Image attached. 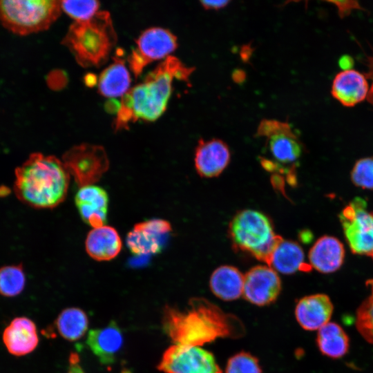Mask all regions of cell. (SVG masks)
I'll list each match as a JSON object with an SVG mask.
<instances>
[{
    "mask_svg": "<svg viewBox=\"0 0 373 373\" xmlns=\"http://www.w3.org/2000/svg\"><path fill=\"white\" fill-rule=\"evenodd\" d=\"M162 325L175 344L190 346L202 347L220 338H239L245 332L236 316L202 297L191 298L183 310L166 306Z\"/></svg>",
    "mask_w": 373,
    "mask_h": 373,
    "instance_id": "obj_1",
    "label": "cell"
},
{
    "mask_svg": "<svg viewBox=\"0 0 373 373\" xmlns=\"http://www.w3.org/2000/svg\"><path fill=\"white\" fill-rule=\"evenodd\" d=\"M194 68L185 66L179 59L169 56L148 73L140 84L121 97L114 119L115 131L127 129L137 121L155 122L166 111L175 79L189 82Z\"/></svg>",
    "mask_w": 373,
    "mask_h": 373,
    "instance_id": "obj_2",
    "label": "cell"
},
{
    "mask_svg": "<svg viewBox=\"0 0 373 373\" xmlns=\"http://www.w3.org/2000/svg\"><path fill=\"white\" fill-rule=\"evenodd\" d=\"M14 192L23 204L35 209H52L68 194L70 175L62 160L34 153L15 169Z\"/></svg>",
    "mask_w": 373,
    "mask_h": 373,
    "instance_id": "obj_3",
    "label": "cell"
},
{
    "mask_svg": "<svg viewBox=\"0 0 373 373\" xmlns=\"http://www.w3.org/2000/svg\"><path fill=\"white\" fill-rule=\"evenodd\" d=\"M110 13L99 11L91 19L74 21L63 39V44L82 67L100 66L108 60L117 43Z\"/></svg>",
    "mask_w": 373,
    "mask_h": 373,
    "instance_id": "obj_4",
    "label": "cell"
},
{
    "mask_svg": "<svg viewBox=\"0 0 373 373\" xmlns=\"http://www.w3.org/2000/svg\"><path fill=\"white\" fill-rule=\"evenodd\" d=\"M228 232L236 251L247 253L267 265L283 240L275 233L269 216L253 209L238 211L231 219Z\"/></svg>",
    "mask_w": 373,
    "mask_h": 373,
    "instance_id": "obj_5",
    "label": "cell"
},
{
    "mask_svg": "<svg viewBox=\"0 0 373 373\" xmlns=\"http://www.w3.org/2000/svg\"><path fill=\"white\" fill-rule=\"evenodd\" d=\"M61 1L0 0V23L26 36L47 30L60 16Z\"/></svg>",
    "mask_w": 373,
    "mask_h": 373,
    "instance_id": "obj_6",
    "label": "cell"
},
{
    "mask_svg": "<svg viewBox=\"0 0 373 373\" xmlns=\"http://www.w3.org/2000/svg\"><path fill=\"white\" fill-rule=\"evenodd\" d=\"M340 222L352 251L373 260V211L362 198L353 199L340 213Z\"/></svg>",
    "mask_w": 373,
    "mask_h": 373,
    "instance_id": "obj_7",
    "label": "cell"
},
{
    "mask_svg": "<svg viewBox=\"0 0 373 373\" xmlns=\"http://www.w3.org/2000/svg\"><path fill=\"white\" fill-rule=\"evenodd\" d=\"M62 162L79 187L94 184L109 168L105 149L90 144L70 148L63 155Z\"/></svg>",
    "mask_w": 373,
    "mask_h": 373,
    "instance_id": "obj_8",
    "label": "cell"
},
{
    "mask_svg": "<svg viewBox=\"0 0 373 373\" xmlns=\"http://www.w3.org/2000/svg\"><path fill=\"white\" fill-rule=\"evenodd\" d=\"M135 42L136 46L127 57L128 68L135 77L151 62L170 56L178 46L175 35L160 27L145 30Z\"/></svg>",
    "mask_w": 373,
    "mask_h": 373,
    "instance_id": "obj_9",
    "label": "cell"
},
{
    "mask_svg": "<svg viewBox=\"0 0 373 373\" xmlns=\"http://www.w3.org/2000/svg\"><path fill=\"white\" fill-rule=\"evenodd\" d=\"M157 369L164 373H222L209 351L200 346L178 344L164 352Z\"/></svg>",
    "mask_w": 373,
    "mask_h": 373,
    "instance_id": "obj_10",
    "label": "cell"
},
{
    "mask_svg": "<svg viewBox=\"0 0 373 373\" xmlns=\"http://www.w3.org/2000/svg\"><path fill=\"white\" fill-rule=\"evenodd\" d=\"M257 136L267 138L271 160L286 166H296L303 147L298 138L287 122L274 119L262 120L257 129Z\"/></svg>",
    "mask_w": 373,
    "mask_h": 373,
    "instance_id": "obj_11",
    "label": "cell"
},
{
    "mask_svg": "<svg viewBox=\"0 0 373 373\" xmlns=\"http://www.w3.org/2000/svg\"><path fill=\"white\" fill-rule=\"evenodd\" d=\"M171 231L170 222L163 219L140 222L128 233L126 245L134 255L157 254L162 251Z\"/></svg>",
    "mask_w": 373,
    "mask_h": 373,
    "instance_id": "obj_12",
    "label": "cell"
},
{
    "mask_svg": "<svg viewBox=\"0 0 373 373\" xmlns=\"http://www.w3.org/2000/svg\"><path fill=\"white\" fill-rule=\"evenodd\" d=\"M282 289L278 273L268 265H257L244 276L242 296L250 303L265 306L273 303Z\"/></svg>",
    "mask_w": 373,
    "mask_h": 373,
    "instance_id": "obj_13",
    "label": "cell"
},
{
    "mask_svg": "<svg viewBox=\"0 0 373 373\" xmlns=\"http://www.w3.org/2000/svg\"><path fill=\"white\" fill-rule=\"evenodd\" d=\"M230 158L229 149L223 141L218 139L200 140L195 151V167L200 176L215 178L227 168Z\"/></svg>",
    "mask_w": 373,
    "mask_h": 373,
    "instance_id": "obj_14",
    "label": "cell"
},
{
    "mask_svg": "<svg viewBox=\"0 0 373 373\" xmlns=\"http://www.w3.org/2000/svg\"><path fill=\"white\" fill-rule=\"evenodd\" d=\"M108 201L107 192L95 184L79 187L75 197L82 220L93 228L106 225Z\"/></svg>",
    "mask_w": 373,
    "mask_h": 373,
    "instance_id": "obj_15",
    "label": "cell"
},
{
    "mask_svg": "<svg viewBox=\"0 0 373 373\" xmlns=\"http://www.w3.org/2000/svg\"><path fill=\"white\" fill-rule=\"evenodd\" d=\"M334 306L329 297L315 294L300 298L295 308V316L300 326L307 331L318 330L329 322Z\"/></svg>",
    "mask_w": 373,
    "mask_h": 373,
    "instance_id": "obj_16",
    "label": "cell"
},
{
    "mask_svg": "<svg viewBox=\"0 0 373 373\" xmlns=\"http://www.w3.org/2000/svg\"><path fill=\"white\" fill-rule=\"evenodd\" d=\"M2 340L10 354L22 356L30 354L39 343L36 325L27 317H16L4 329Z\"/></svg>",
    "mask_w": 373,
    "mask_h": 373,
    "instance_id": "obj_17",
    "label": "cell"
},
{
    "mask_svg": "<svg viewBox=\"0 0 373 373\" xmlns=\"http://www.w3.org/2000/svg\"><path fill=\"white\" fill-rule=\"evenodd\" d=\"M369 90L365 75L352 69L342 70L335 76L331 93L342 105L352 107L366 99Z\"/></svg>",
    "mask_w": 373,
    "mask_h": 373,
    "instance_id": "obj_18",
    "label": "cell"
},
{
    "mask_svg": "<svg viewBox=\"0 0 373 373\" xmlns=\"http://www.w3.org/2000/svg\"><path fill=\"white\" fill-rule=\"evenodd\" d=\"M310 266L323 274L338 270L345 258V248L335 237L324 236L314 244L309 251Z\"/></svg>",
    "mask_w": 373,
    "mask_h": 373,
    "instance_id": "obj_19",
    "label": "cell"
},
{
    "mask_svg": "<svg viewBox=\"0 0 373 373\" xmlns=\"http://www.w3.org/2000/svg\"><path fill=\"white\" fill-rule=\"evenodd\" d=\"M86 343L101 363L108 365L115 361L116 354L122 348L123 335L117 324L111 321L103 328L91 329Z\"/></svg>",
    "mask_w": 373,
    "mask_h": 373,
    "instance_id": "obj_20",
    "label": "cell"
},
{
    "mask_svg": "<svg viewBox=\"0 0 373 373\" xmlns=\"http://www.w3.org/2000/svg\"><path fill=\"white\" fill-rule=\"evenodd\" d=\"M122 241L117 231L109 225L93 228L85 241L86 251L97 261H108L120 252Z\"/></svg>",
    "mask_w": 373,
    "mask_h": 373,
    "instance_id": "obj_21",
    "label": "cell"
},
{
    "mask_svg": "<svg viewBox=\"0 0 373 373\" xmlns=\"http://www.w3.org/2000/svg\"><path fill=\"white\" fill-rule=\"evenodd\" d=\"M113 59L99 77L98 92L106 97H122L131 88V75L118 52Z\"/></svg>",
    "mask_w": 373,
    "mask_h": 373,
    "instance_id": "obj_22",
    "label": "cell"
},
{
    "mask_svg": "<svg viewBox=\"0 0 373 373\" xmlns=\"http://www.w3.org/2000/svg\"><path fill=\"white\" fill-rule=\"evenodd\" d=\"M244 275L231 265H222L216 269L209 279L212 293L218 298L235 300L242 295Z\"/></svg>",
    "mask_w": 373,
    "mask_h": 373,
    "instance_id": "obj_23",
    "label": "cell"
},
{
    "mask_svg": "<svg viewBox=\"0 0 373 373\" xmlns=\"http://www.w3.org/2000/svg\"><path fill=\"white\" fill-rule=\"evenodd\" d=\"M302 247L292 240H282L276 248L268 266L277 273L292 274L297 271H309L312 267L304 262Z\"/></svg>",
    "mask_w": 373,
    "mask_h": 373,
    "instance_id": "obj_24",
    "label": "cell"
},
{
    "mask_svg": "<svg viewBox=\"0 0 373 373\" xmlns=\"http://www.w3.org/2000/svg\"><path fill=\"white\" fill-rule=\"evenodd\" d=\"M316 343L321 352L332 358H339L348 351L350 341L343 329L329 322L318 330Z\"/></svg>",
    "mask_w": 373,
    "mask_h": 373,
    "instance_id": "obj_25",
    "label": "cell"
},
{
    "mask_svg": "<svg viewBox=\"0 0 373 373\" xmlns=\"http://www.w3.org/2000/svg\"><path fill=\"white\" fill-rule=\"evenodd\" d=\"M56 327L59 334L65 339L75 341L86 333L88 320L86 313L76 307L67 308L58 316Z\"/></svg>",
    "mask_w": 373,
    "mask_h": 373,
    "instance_id": "obj_26",
    "label": "cell"
},
{
    "mask_svg": "<svg viewBox=\"0 0 373 373\" xmlns=\"http://www.w3.org/2000/svg\"><path fill=\"white\" fill-rule=\"evenodd\" d=\"M26 285V275L21 265H11L0 268V295L15 297L20 294Z\"/></svg>",
    "mask_w": 373,
    "mask_h": 373,
    "instance_id": "obj_27",
    "label": "cell"
},
{
    "mask_svg": "<svg viewBox=\"0 0 373 373\" xmlns=\"http://www.w3.org/2000/svg\"><path fill=\"white\" fill-rule=\"evenodd\" d=\"M366 285L370 294L356 310V326L362 337L373 344V278L367 280Z\"/></svg>",
    "mask_w": 373,
    "mask_h": 373,
    "instance_id": "obj_28",
    "label": "cell"
},
{
    "mask_svg": "<svg viewBox=\"0 0 373 373\" xmlns=\"http://www.w3.org/2000/svg\"><path fill=\"white\" fill-rule=\"evenodd\" d=\"M61 8L75 21H83L91 19L99 12V3L93 0L61 1Z\"/></svg>",
    "mask_w": 373,
    "mask_h": 373,
    "instance_id": "obj_29",
    "label": "cell"
},
{
    "mask_svg": "<svg viewBox=\"0 0 373 373\" xmlns=\"http://www.w3.org/2000/svg\"><path fill=\"white\" fill-rule=\"evenodd\" d=\"M225 373H262V369L256 356L240 352L229 358Z\"/></svg>",
    "mask_w": 373,
    "mask_h": 373,
    "instance_id": "obj_30",
    "label": "cell"
},
{
    "mask_svg": "<svg viewBox=\"0 0 373 373\" xmlns=\"http://www.w3.org/2000/svg\"><path fill=\"white\" fill-rule=\"evenodd\" d=\"M351 180L358 187L373 190V157L356 162L351 171Z\"/></svg>",
    "mask_w": 373,
    "mask_h": 373,
    "instance_id": "obj_31",
    "label": "cell"
},
{
    "mask_svg": "<svg viewBox=\"0 0 373 373\" xmlns=\"http://www.w3.org/2000/svg\"><path fill=\"white\" fill-rule=\"evenodd\" d=\"M330 2L336 6L339 15L341 17L349 14L353 9H361L358 3L355 1H340Z\"/></svg>",
    "mask_w": 373,
    "mask_h": 373,
    "instance_id": "obj_32",
    "label": "cell"
},
{
    "mask_svg": "<svg viewBox=\"0 0 373 373\" xmlns=\"http://www.w3.org/2000/svg\"><path fill=\"white\" fill-rule=\"evenodd\" d=\"M367 62L368 71L365 75L367 79H370L372 82L367 99L373 106V53L371 56L367 57Z\"/></svg>",
    "mask_w": 373,
    "mask_h": 373,
    "instance_id": "obj_33",
    "label": "cell"
},
{
    "mask_svg": "<svg viewBox=\"0 0 373 373\" xmlns=\"http://www.w3.org/2000/svg\"><path fill=\"white\" fill-rule=\"evenodd\" d=\"M67 373H85L79 365V358L75 353H72L69 358V367Z\"/></svg>",
    "mask_w": 373,
    "mask_h": 373,
    "instance_id": "obj_34",
    "label": "cell"
},
{
    "mask_svg": "<svg viewBox=\"0 0 373 373\" xmlns=\"http://www.w3.org/2000/svg\"><path fill=\"white\" fill-rule=\"evenodd\" d=\"M229 1H201L200 3L206 10H220L225 7Z\"/></svg>",
    "mask_w": 373,
    "mask_h": 373,
    "instance_id": "obj_35",
    "label": "cell"
},
{
    "mask_svg": "<svg viewBox=\"0 0 373 373\" xmlns=\"http://www.w3.org/2000/svg\"><path fill=\"white\" fill-rule=\"evenodd\" d=\"M338 64L343 70H349L352 69L354 61L350 55H343L339 58Z\"/></svg>",
    "mask_w": 373,
    "mask_h": 373,
    "instance_id": "obj_36",
    "label": "cell"
},
{
    "mask_svg": "<svg viewBox=\"0 0 373 373\" xmlns=\"http://www.w3.org/2000/svg\"><path fill=\"white\" fill-rule=\"evenodd\" d=\"M271 182L274 189L284 193L285 180L279 174L276 173L273 175Z\"/></svg>",
    "mask_w": 373,
    "mask_h": 373,
    "instance_id": "obj_37",
    "label": "cell"
}]
</instances>
